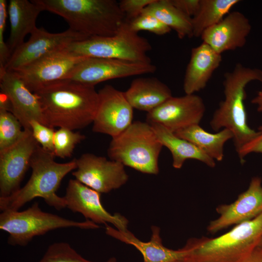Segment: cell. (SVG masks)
Listing matches in <instances>:
<instances>
[{"label": "cell", "mask_w": 262, "mask_h": 262, "mask_svg": "<svg viewBox=\"0 0 262 262\" xmlns=\"http://www.w3.org/2000/svg\"><path fill=\"white\" fill-rule=\"evenodd\" d=\"M196 262L194 261H193L189 258H188L187 257L183 258V259H180V260H177V261H176L175 262Z\"/></svg>", "instance_id": "obj_39"}, {"label": "cell", "mask_w": 262, "mask_h": 262, "mask_svg": "<svg viewBox=\"0 0 262 262\" xmlns=\"http://www.w3.org/2000/svg\"><path fill=\"white\" fill-rule=\"evenodd\" d=\"M30 127L33 136L38 144L43 149L54 155V128L36 120H32Z\"/></svg>", "instance_id": "obj_32"}, {"label": "cell", "mask_w": 262, "mask_h": 262, "mask_svg": "<svg viewBox=\"0 0 262 262\" xmlns=\"http://www.w3.org/2000/svg\"><path fill=\"white\" fill-rule=\"evenodd\" d=\"M77 168L72 174L75 179L101 193H108L127 183L129 176L122 164L92 153L76 159Z\"/></svg>", "instance_id": "obj_12"}, {"label": "cell", "mask_w": 262, "mask_h": 262, "mask_svg": "<svg viewBox=\"0 0 262 262\" xmlns=\"http://www.w3.org/2000/svg\"><path fill=\"white\" fill-rule=\"evenodd\" d=\"M174 133L195 145L215 161L218 162L224 159L225 144L233 139L232 133L227 129L211 133L203 129L199 124L190 126Z\"/></svg>", "instance_id": "obj_25"}, {"label": "cell", "mask_w": 262, "mask_h": 262, "mask_svg": "<svg viewBox=\"0 0 262 262\" xmlns=\"http://www.w3.org/2000/svg\"><path fill=\"white\" fill-rule=\"evenodd\" d=\"M173 5L185 15L192 18L197 13L200 0H170Z\"/></svg>", "instance_id": "obj_36"}, {"label": "cell", "mask_w": 262, "mask_h": 262, "mask_svg": "<svg viewBox=\"0 0 262 262\" xmlns=\"http://www.w3.org/2000/svg\"><path fill=\"white\" fill-rule=\"evenodd\" d=\"M7 11L10 33L7 45L12 54L37 28L36 20L44 9L36 0H10Z\"/></svg>", "instance_id": "obj_22"}, {"label": "cell", "mask_w": 262, "mask_h": 262, "mask_svg": "<svg viewBox=\"0 0 262 262\" xmlns=\"http://www.w3.org/2000/svg\"><path fill=\"white\" fill-rule=\"evenodd\" d=\"M251 102L256 105L258 112L262 113V89L258 92L255 97L252 99Z\"/></svg>", "instance_id": "obj_38"}, {"label": "cell", "mask_w": 262, "mask_h": 262, "mask_svg": "<svg viewBox=\"0 0 262 262\" xmlns=\"http://www.w3.org/2000/svg\"><path fill=\"white\" fill-rule=\"evenodd\" d=\"M46 124L74 130L93 123L98 104L95 86L64 81L34 92Z\"/></svg>", "instance_id": "obj_1"}, {"label": "cell", "mask_w": 262, "mask_h": 262, "mask_svg": "<svg viewBox=\"0 0 262 262\" xmlns=\"http://www.w3.org/2000/svg\"><path fill=\"white\" fill-rule=\"evenodd\" d=\"M224 78V98L214 112L210 125L215 131L223 129L230 131L238 153L259 133L247 124L245 100L246 85L252 81L262 82V70L239 63L235 65L232 70L225 73Z\"/></svg>", "instance_id": "obj_2"}, {"label": "cell", "mask_w": 262, "mask_h": 262, "mask_svg": "<svg viewBox=\"0 0 262 262\" xmlns=\"http://www.w3.org/2000/svg\"><path fill=\"white\" fill-rule=\"evenodd\" d=\"M155 0H121L120 8L125 16V20L130 22L142 13L144 9Z\"/></svg>", "instance_id": "obj_34"}, {"label": "cell", "mask_w": 262, "mask_h": 262, "mask_svg": "<svg viewBox=\"0 0 262 262\" xmlns=\"http://www.w3.org/2000/svg\"><path fill=\"white\" fill-rule=\"evenodd\" d=\"M8 5L5 0H0V68H4L11 54L4 40V32L8 15Z\"/></svg>", "instance_id": "obj_33"}, {"label": "cell", "mask_w": 262, "mask_h": 262, "mask_svg": "<svg viewBox=\"0 0 262 262\" xmlns=\"http://www.w3.org/2000/svg\"><path fill=\"white\" fill-rule=\"evenodd\" d=\"M239 0H200L196 14L192 17L193 36L199 37L207 29L221 21Z\"/></svg>", "instance_id": "obj_27"}, {"label": "cell", "mask_w": 262, "mask_h": 262, "mask_svg": "<svg viewBox=\"0 0 262 262\" xmlns=\"http://www.w3.org/2000/svg\"><path fill=\"white\" fill-rule=\"evenodd\" d=\"M100 194L78 180L71 179L64 198L66 208L81 213L87 220L97 224L110 223L118 230H128V220L118 213L108 212L101 204Z\"/></svg>", "instance_id": "obj_16"}, {"label": "cell", "mask_w": 262, "mask_h": 262, "mask_svg": "<svg viewBox=\"0 0 262 262\" xmlns=\"http://www.w3.org/2000/svg\"><path fill=\"white\" fill-rule=\"evenodd\" d=\"M84 58L64 49L13 71L34 93L52 84L67 80Z\"/></svg>", "instance_id": "obj_9"}, {"label": "cell", "mask_w": 262, "mask_h": 262, "mask_svg": "<svg viewBox=\"0 0 262 262\" xmlns=\"http://www.w3.org/2000/svg\"><path fill=\"white\" fill-rule=\"evenodd\" d=\"M142 14L155 16L174 30L180 39L193 37L192 18L179 10L170 0H155L144 9Z\"/></svg>", "instance_id": "obj_26"}, {"label": "cell", "mask_w": 262, "mask_h": 262, "mask_svg": "<svg viewBox=\"0 0 262 262\" xmlns=\"http://www.w3.org/2000/svg\"><path fill=\"white\" fill-rule=\"evenodd\" d=\"M70 29L59 33H50L37 28L29 39L11 54L4 68L15 71L54 52L65 49L72 43L87 39Z\"/></svg>", "instance_id": "obj_11"}, {"label": "cell", "mask_w": 262, "mask_h": 262, "mask_svg": "<svg viewBox=\"0 0 262 262\" xmlns=\"http://www.w3.org/2000/svg\"><path fill=\"white\" fill-rule=\"evenodd\" d=\"M156 69L151 63L84 57L66 81L95 86L98 83L110 80L153 73Z\"/></svg>", "instance_id": "obj_10"}, {"label": "cell", "mask_w": 262, "mask_h": 262, "mask_svg": "<svg viewBox=\"0 0 262 262\" xmlns=\"http://www.w3.org/2000/svg\"><path fill=\"white\" fill-rule=\"evenodd\" d=\"M129 23L131 30L137 33L141 31H146L156 35H163L171 31L156 17L148 14H142Z\"/></svg>", "instance_id": "obj_31"}, {"label": "cell", "mask_w": 262, "mask_h": 262, "mask_svg": "<svg viewBox=\"0 0 262 262\" xmlns=\"http://www.w3.org/2000/svg\"><path fill=\"white\" fill-rule=\"evenodd\" d=\"M39 145L31 130L24 129L22 136L16 143L0 151V197L8 196L20 189L31 158Z\"/></svg>", "instance_id": "obj_14"}, {"label": "cell", "mask_w": 262, "mask_h": 262, "mask_svg": "<svg viewBox=\"0 0 262 262\" xmlns=\"http://www.w3.org/2000/svg\"><path fill=\"white\" fill-rule=\"evenodd\" d=\"M251 31L248 18L239 11H233L204 31L200 37L202 42L222 54L225 51L243 47Z\"/></svg>", "instance_id": "obj_19"}, {"label": "cell", "mask_w": 262, "mask_h": 262, "mask_svg": "<svg viewBox=\"0 0 262 262\" xmlns=\"http://www.w3.org/2000/svg\"><path fill=\"white\" fill-rule=\"evenodd\" d=\"M150 124L163 146L170 151L174 168H181L188 159L197 160L210 167L215 166V161L213 159L191 142L178 136L174 132L161 124Z\"/></svg>", "instance_id": "obj_24"}, {"label": "cell", "mask_w": 262, "mask_h": 262, "mask_svg": "<svg viewBox=\"0 0 262 262\" xmlns=\"http://www.w3.org/2000/svg\"><path fill=\"white\" fill-rule=\"evenodd\" d=\"M124 92L133 108L147 113L173 96L170 88L155 77L136 78Z\"/></svg>", "instance_id": "obj_23"}, {"label": "cell", "mask_w": 262, "mask_h": 262, "mask_svg": "<svg viewBox=\"0 0 262 262\" xmlns=\"http://www.w3.org/2000/svg\"><path fill=\"white\" fill-rule=\"evenodd\" d=\"M54 155L39 145L31 160L30 178L21 188L11 195L0 197V209L18 211L27 203L35 198H42L46 203L57 210L66 207L64 196L56 194L62 180L77 168L76 159L65 163L54 161Z\"/></svg>", "instance_id": "obj_3"}, {"label": "cell", "mask_w": 262, "mask_h": 262, "mask_svg": "<svg viewBox=\"0 0 262 262\" xmlns=\"http://www.w3.org/2000/svg\"><path fill=\"white\" fill-rule=\"evenodd\" d=\"M243 262H262V249L257 247Z\"/></svg>", "instance_id": "obj_37"}, {"label": "cell", "mask_w": 262, "mask_h": 262, "mask_svg": "<svg viewBox=\"0 0 262 262\" xmlns=\"http://www.w3.org/2000/svg\"><path fill=\"white\" fill-rule=\"evenodd\" d=\"M151 49L149 41L132 31L126 20L114 35L88 38L72 43L65 48L69 52L83 57L141 63H151L147 55Z\"/></svg>", "instance_id": "obj_8"}, {"label": "cell", "mask_w": 262, "mask_h": 262, "mask_svg": "<svg viewBox=\"0 0 262 262\" xmlns=\"http://www.w3.org/2000/svg\"><path fill=\"white\" fill-rule=\"evenodd\" d=\"M222 60L221 54L205 43L192 48L183 79L185 93L193 94L203 89Z\"/></svg>", "instance_id": "obj_21"}, {"label": "cell", "mask_w": 262, "mask_h": 262, "mask_svg": "<svg viewBox=\"0 0 262 262\" xmlns=\"http://www.w3.org/2000/svg\"><path fill=\"white\" fill-rule=\"evenodd\" d=\"M151 229L152 234L150 240L143 242L128 229L122 231L106 225L107 234L135 247L142 254L144 262H173L188 256L189 251L184 246L178 250L165 247L163 244L160 229L158 227L152 226Z\"/></svg>", "instance_id": "obj_20"}, {"label": "cell", "mask_w": 262, "mask_h": 262, "mask_svg": "<svg viewBox=\"0 0 262 262\" xmlns=\"http://www.w3.org/2000/svg\"><path fill=\"white\" fill-rule=\"evenodd\" d=\"M98 104L93 122L94 132L116 137L133 122V108L124 92L111 85L99 91Z\"/></svg>", "instance_id": "obj_13"}, {"label": "cell", "mask_w": 262, "mask_h": 262, "mask_svg": "<svg viewBox=\"0 0 262 262\" xmlns=\"http://www.w3.org/2000/svg\"><path fill=\"white\" fill-rule=\"evenodd\" d=\"M257 247L260 248L261 249H262V238H261L260 240V242L258 245V246Z\"/></svg>", "instance_id": "obj_41"}, {"label": "cell", "mask_w": 262, "mask_h": 262, "mask_svg": "<svg viewBox=\"0 0 262 262\" xmlns=\"http://www.w3.org/2000/svg\"><path fill=\"white\" fill-rule=\"evenodd\" d=\"M163 147L149 123L135 121L121 134L112 138L107 153L110 160L124 166L143 173L157 175Z\"/></svg>", "instance_id": "obj_6"}, {"label": "cell", "mask_w": 262, "mask_h": 262, "mask_svg": "<svg viewBox=\"0 0 262 262\" xmlns=\"http://www.w3.org/2000/svg\"><path fill=\"white\" fill-rule=\"evenodd\" d=\"M262 237V213L217 237L189 240L184 247L189 251L187 257L196 262H243Z\"/></svg>", "instance_id": "obj_5"}, {"label": "cell", "mask_w": 262, "mask_h": 262, "mask_svg": "<svg viewBox=\"0 0 262 262\" xmlns=\"http://www.w3.org/2000/svg\"><path fill=\"white\" fill-rule=\"evenodd\" d=\"M0 92L9 100L10 112L18 119L23 129L31 130L32 120L47 125L37 96L15 71L0 68Z\"/></svg>", "instance_id": "obj_17"}, {"label": "cell", "mask_w": 262, "mask_h": 262, "mask_svg": "<svg viewBox=\"0 0 262 262\" xmlns=\"http://www.w3.org/2000/svg\"><path fill=\"white\" fill-rule=\"evenodd\" d=\"M84 135L67 128H60L54 137V155L61 158L69 157L76 145L85 139Z\"/></svg>", "instance_id": "obj_29"}, {"label": "cell", "mask_w": 262, "mask_h": 262, "mask_svg": "<svg viewBox=\"0 0 262 262\" xmlns=\"http://www.w3.org/2000/svg\"><path fill=\"white\" fill-rule=\"evenodd\" d=\"M66 228L97 229L100 226L89 220L77 221L44 212L37 202L25 210H5L0 214V229L8 233L7 242L13 246H25L36 236Z\"/></svg>", "instance_id": "obj_7"}, {"label": "cell", "mask_w": 262, "mask_h": 262, "mask_svg": "<svg viewBox=\"0 0 262 262\" xmlns=\"http://www.w3.org/2000/svg\"><path fill=\"white\" fill-rule=\"evenodd\" d=\"M38 262H94L83 258L66 242L50 245Z\"/></svg>", "instance_id": "obj_30"}, {"label": "cell", "mask_w": 262, "mask_h": 262, "mask_svg": "<svg viewBox=\"0 0 262 262\" xmlns=\"http://www.w3.org/2000/svg\"><path fill=\"white\" fill-rule=\"evenodd\" d=\"M262 181L261 178H252L248 188L229 204L219 206V217L212 221L208 231L214 233L229 226L251 220L262 213Z\"/></svg>", "instance_id": "obj_18"}, {"label": "cell", "mask_w": 262, "mask_h": 262, "mask_svg": "<svg viewBox=\"0 0 262 262\" xmlns=\"http://www.w3.org/2000/svg\"><path fill=\"white\" fill-rule=\"evenodd\" d=\"M206 111L199 96L186 94L172 97L147 114L146 121L158 123L175 132L190 126L199 124Z\"/></svg>", "instance_id": "obj_15"}, {"label": "cell", "mask_w": 262, "mask_h": 262, "mask_svg": "<svg viewBox=\"0 0 262 262\" xmlns=\"http://www.w3.org/2000/svg\"><path fill=\"white\" fill-rule=\"evenodd\" d=\"M105 262H117V260L115 258L112 257V258H110L109 259H108Z\"/></svg>", "instance_id": "obj_40"}, {"label": "cell", "mask_w": 262, "mask_h": 262, "mask_svg": "<svg viewBox=\"0 0 262 262\" xmlns=\"http://www.w3.org/2000/svg\"><path fill=\"white\" fill-rule=\"evenodd\" d=\"M20 121L11 112L0 108V151L16 143L24 132Z\"/></svg>", "instance_id": "obj_28"}, {"label": "cell", "mask_w": 262, "mask_h": 262, "mask_svg": "<svg viewBox=\"0 0 262 262\" xmlns=\"http://www.w3.org/2000/svg\"><path fill=\"white\" fill-rule=\"evenodd\" d=\"M44 11L62 17L87 38L114 35L125 21L115 0H36Z\"/></svg>", "instance_id": "obj_4"}, {"label": "cell", "mask_w": 262, "mask_h": 262, "mask_svg": "<svg viewBox=\"0 0 262 262\" xmlns=\"http://www.w3.org/2000/svg\"><path fill=\"white\" fill-rule=\"evenodd\" d=\"M258 135L243 147L237 153L241 163H244L245 157L251 153L262 154V126L258 127Z\"/></svg>", "instance_id": "obj_35"}]
</instances>
